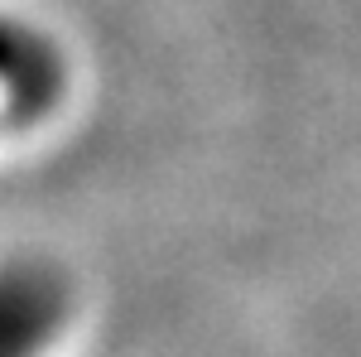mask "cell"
<instances>
[{"mask_svg": "<svg viewBox=\"0 0 361 357\" xmlns=\"http://www.w3.org/2000/svg\"><path fill=\"white\" fill-rule=\"evenodd\" d=\"M68 280L44 256L0 261V357H44L68 324Z\"/></svg>", "mask_w": 361, "mask_h": 357, "instance_id": "1", "label": "cell"}, {"mask_svg": "<svg viewBox=\"0 0 361 357\" xmlns=\"http://www.w3.org/2000/svg\"><path fill=\"white\" fill-rule=\"evenodd\" d=\"M58 92L54 54L15 25H0V116L25 121Z\"/></svg>", "mask_w": 361, "mask_h": 357, "instance_id": "2", "label": "cell"}]
</instances>
